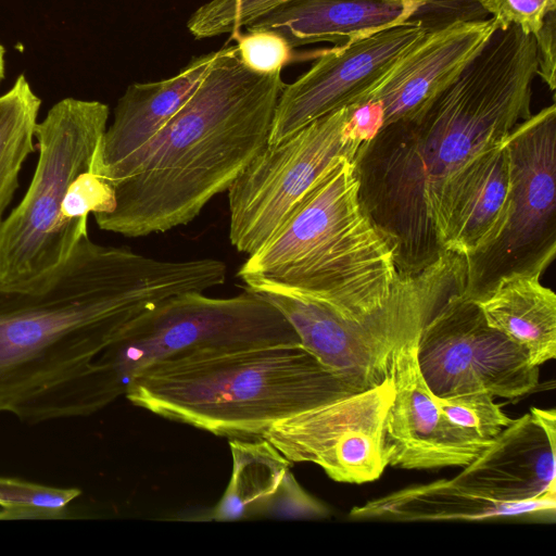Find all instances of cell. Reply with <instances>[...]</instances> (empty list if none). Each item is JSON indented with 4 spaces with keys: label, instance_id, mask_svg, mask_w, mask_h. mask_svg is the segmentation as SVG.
<instances>
[{
    "label": "cell",
    "instance_id": "obj_29",
    "mask_svg": "<svg viewBox=\"0 0 556 556\" xmlns=\"http://www.w3.org/2000/svg\"><path fill=\"white\" fill-rule=\"evenodd\" d=\"M393 1L416 4V5H419L420 8H424L426 5L433 4V3L438 2V1H442V0H393Z\"/></svg>",
    "mask_w": 556,
    "mask_h": 556
},
{
    "label": "cell",
    "instance_id": "obj_28",
    "mask_svg": "<svg viewBox=\"0 0 556 556\" xmlns=\"http://www.w3.org/2000/svg\"><path fill=\"white\" fill-rule=\"evenodd\" d=\"M555 28V11H553L546 15L542 28L534 36L538 60L536 75L542 78L552 91L556 88Z\"/></svg>",
    "mask_w": 556,
    "mask_h": 556
},
{
    "label": "cell",
    "instance_id": "obj_16",
    "mask_svg": "<svg viewBox=\"0 0 556 556\" xmlns=\"http://www.w3.org/2000/svg\"><path fill=\"white\" fill-rule=\"evenodd\" d=\"M504 141L470 159L443 185L433 226L444 252L467 256L498 230L510 190L509 156Z\"/></svg>",
    "mask_w": 556,
    "mask_h": 556
},
{
    "label": "cell",
    "instance_id": "obj_21",
    "mask_svg": "<svg viewBox=\"0 0 556 556\" xmlns=\"http://www.w3.org/2000/svg\"><path fill=\"white\" fill-rule=\"evenodd\" d=\"M233 470L214 519L241 518L256 505L264 506L280 486L291 463L264 438L230 439Z\"/></svg>",
    "mask_w": 556,
    "mask_h": 556
},
{
    "label": "cell",
    "instance_id": "obj_5",
    "mask_svg": "<svg viewBox=\"0 0 556 556\" xmlns=\"http://www.w3.org/2000/svg\"><path fill=\"white\" fill-rule=\"evenodd\" d=\"M238 276L248 289H282L358 325L386 305L399 270L361 205L353 159L333 163Z\"/></svg>",
    "mask_w": 556,
    "mask_h": 556
},
{
    "label": "cell",
    "instance_id": "obj_8",
    "mask_svg": "<svg viewBox=\"0 0 556 556\" xmlns=\"http://www.w3.org/2000/svg\"><path fill=\"white\" fill-rule=\"evenodd\" d=\"M510 190L493 238L466 256L464 294L480 301L513 276H540L556 255V105L520 122L506 137Z\"/></svg>",
    "mask_w": 556,
    "mask_h": 556
},
{
    "label": "cell",
    "instance_id": "obj_6",
    "mask_svg": "<svg viewBox=\"0 0 556 556\" xmlns=\"http://www.w3.org/2000/svg\"><path fill=\"white\" fill-rule=\"evenodd\" d=\"M109 118L99 101L65 98L38 122V161L21 202L0 222V287L29 283L62 264L87 236L63 216L73 181L91 169Z\"/></svg>",
    "mask_w": 556,
    "mask_h": 556
},
{
    "label": "cell",
    "instance_id": "obj_17",
    "mask_svg": "<svg viewBox=\"0 0 556 556\" xmlns=\"http://www.w3.org/2000/svg\"><path fill=\"white\" fill-rule=\"evenodd\" d=\"M216 53L194 59L170 78L130 85L119 98L113 122L99 141L91 170L103 177L151 141L197 90Z\"/></svg>",
    "mask_w": 556,
    "mask_h": 556
},
{
    "label": "cell",
    "instance_id": "obj_22",
    "mask_svg": "<svg viewBox=\"0 0 556 556\" xmlns=\"http://www.w3.org/2000/svg\"><path fill=\"white\" fill-rule=\"evenodd\" d=\"M40 104L24 75L0 96V222L20 186L22 167L35 151Z\"/></svg>",
    "mask_w": 556,
    "mask_h": 556
},
{
    "label": "cell",
    "instance_id": "obj_2",
    "mask_svg": "<svg viewBox=\"0 0 556 556\" xmlns=\"http://www.w3.org/2000/svg\"><path fill=\"white\" fill-rule=\"evenodd\" d=\"M536 70L534 36L518 26L498 29L424 111L361 144L358 199L390 244L399 274H416L444 253L433 226L443 185L531 115Z\"/></svg>",
    "mask_w": 556,
    "mask_h": 556
},
{
    "label": "cell",
    "instance_id": "obj_9",
    "mask_svg": "<svg viewBox=\"0 0 556 556\" xmlns=\"http://www.w3.org/2000/svg\"><path fill=\"white\" fill-rule=\"evenodd\" d=\"M356 106L337 110L267 143L236 178L227 192L229 240L237 251H257L339 157L354 160L362 144L352 123Z\"/></svg>",
    "mask_w": 556,
    "mask_h": 556
},
{
    "label": "cell",
    "instance_id": "obj_25",
    "mask_svg": "<svg viewBox=\"0 0 556 556\" xmlns=\"http://www.w3.org/2000/svg\"><path fill=\"white\" fill-rule=\"evenodd\" d=\"M434 401L443 414L455 425L478 437L492 440L514 419L509 418L493 395L488 392L465 393L451 397H437Z\"/></svg>",
    "mask_w": 556,
    "mask_h": 556
},
{
    "label": "cell",
    "instance_id": "obj_23",
    "mask_svg": "<svg viewBox=\"0 0 556 556\" xmlns=\"http://www.w3.org/2000/svg\"><path fill=\"white\" fill-rule=\"evenodd\" d=\"M79 494L76 488L0 477V520L65 518L67 505Z\"/></svg>",
    "mask_w": 556,
    "mask_h": 556
},
{
    "label": "cell",
    "instance_id": "obj_11",
    "mask_svg": "<svg viewBox=\"0 0 556 556\" xmlns=\"http://www.w3.org/2000/svg\"><path fill=\"white\" fill-rule=\"evenodd\" d=\"M394 394L381 384L275 422L264 434L290 463L318 465L334 481L365 483L388 466L384 426Z\"/></svg>",
    "mask_w": 556,
    "mask_h": 556
},
{
    "label": "cell",
    "instance_id": "obj_13",
    "mask_svg": "<svg viewBox=\"0 0 556 556\" xmlns=\"http://www.w3.org/2000/svg\"><path fill=\"white\" fill-rule=\"evenodd\" d=\"M419 334L392 352L394 394L384 426L388 466L402 469L464 467L492 441L453 424L428 389L417 362Z\"/></svg>",
    "mask_w": 556,
    "mask_h": 556
},
{
    "label": "cell",
    "instance_id": "obj_4",
    "mask_svg": "<svg viewBox=\"0 0 556 556\" xmlns=\"http://www.w3.org/2000/svg\"><path fill=\"white\" fill-rule=\"evenodd\" d=\"M362 391L301 344H281L164 359L136 372L124 395L163 418L248 440Z\"/></svg>",
    "mask_w": 556,
    "mask_h": 556
},
{
    "label": "cell",
    "instance_id": "obj_3",
    "mask_svg": "<svg viewBox=\"0 0 556 556\" xmlns=\"http://www.w3.org/2000/svg\"><path fill=\"white\" fill-rule=\"evenodd\" d=\"M285 85L281 71H251L237 45L218 50L164 128L103 176L114 201L93 215L98 227L137 238L192 222L268 143Z\"/></svg>",
    "mask_w": 556,
    "mask_h": 556
},
{
    "label": "cell",
    "instance_id": "obj_1",
    "mask_svg": "<svg viewBox=\"0 0 556 556\" xmlns=\"http://www.w3.org/2000/svg\"><path fill=\"white\" fill-rule=\"evenodd\" d=\"M225 279L219 260L163 261L85 236L53 270L0 287V413L38 424L104 408L94 361L115 337L164 300Z\"/></svg>",
    "mask_w": 556,
    "mask_h": 556
},
{
    "label": "cell",
    "instance_id": "obj_19",
    "mask_svg": "<svg viewBox=\"0 0 556 556\" xmlns=\"http://www.w3.org/2000/svg\"><path fill=\"white\" fill-rule=\"evenodd\" d=\"M556 491L517 503L480 497L451 479L405 488L350 510L355 520L441 521L488 520L523 515H555Z\"/></svg>",
    "mask_w": 556,
    "mask_h": 556
},
{
    "label": "cell",
    "instance_id": "obj_18",
    "mask_svg": "<svg viewBox=\"0 0 556 556\" xmlns=\"http://www.w3.org/2000/svg\"><path fill=\"white\" fill-rule=\"evenodd\" d=\"M420 7L393 0H290L245 25L280 34L292 47L345 45L412 18Z\"/></svg>",
    "mask_w": 556,
    "mask_h": 556
},
{
    "label": "cell",
    "instance_id": "obj_14",
    "mask_svg": "<svg viewBox=\"0 0 556 556\" xmlns=\"http://www.w3.org/2000/svg\"><path fill=\"white\" fill-rule=\"evenodd\" d=\"M498 29L493 17L456 18L429 28L361 105L377 108L381 128L417 115L460 75Z\"/></svg>",
    "mask_w": 556,
    "mask_h": 556
},
{
    "label": "cell",
    "instance_id": "obj_15",
    "mask_svg": "<svg viewBox=\"0 0 556 556\" xmlns=\"http://www.w3.org/2000/svg\"><path fill=\"white\" fill-rule=\"evenodd\" d=\"M556 412L532 407L514 419L451 481L473 495L502 503L556 491Z\"/></svg>",
    "mask_w": 556,
    "mask_h": 556
},
{
    "label": "cell",
    "instance_id": "obj_27",
    "mask_svg": "<svg viewBox=\"0 0 556 556\" xmlns=\"http://www.w3.org/2000/svg\"><path fill=\"white\" fill-rule=\"evenodd\" d=\"M478 3L497 22L500 29L518 26L532 36L542 28L546 15L556 9V0H478Z\"/></svg>",
    "mask_w": 556,
    "mask_h": 556
},
{
    "label": "cell",
    "instance_id": "obj_7",
    "mask_svg": "<svg viewBox=\"0 0 556 556\" xmlns=\"http://www.w3.org/2000/svg\"><path fill=\"white\" fill-rule=\"evenodd\" d=\"M301 344L292 325L261 293L230 298L173 295L130 321L96 358L113 400L154 363L201 353Z\"/></svg>",
    "mask_w": 556,
    "mask_h": 556
},
{
    "label": "cell",
    "instance_id": "obj_30",
    "mask_svg": "<svg viewBox=\"0 0 556 556\" xmlns=\"http://www.w3.org/2000/svg\"><path fill=\"white\" fill-rule=\"evenodd\" d=\"M4 76V48L0 43V81Z\"/></svg>",
    "mask_w": 556,
    "mask_h": 556
},
{
    "label": "cell",
    "instance_id": "obj_12",
    "mask_svg": "<svg viewBox=\"0 0 556 556\" xmlns=\"http://www.w3.org/2000/svg\"><path fill=\"white\" fill-rule=\"evenodd\" d=\"M428 29L421 20L409 18L321 53L307 72L285 85L268 143L337 110L359 106Z\"/></svg>",
    "mask_w": 556,
    "mask_h": 556
},
{
    "label": "cell",
    "instance_id": "obj_20",
    "mask_svg": "<svg viewBox=\"0 0 556 556\" xmlns=\"http://www.w3.org/2000/svg\"><path fill=\"white\" fill-rule=\"evenodd\" d=\"M476 302L488 324L518 344L532 365L555 358L556 295L540 276L505 278Z\"/></svg>",
    "mask_w": 556,
    "mask_h": 556
},
{
    "label": "cell",
    "instance_id": "obj_24",
    "mask_svg": "<svg viewBox=\"0 0 556 556\" xmlns=\"http://www.w3.org/2000/svg\"><path fill=\"white\" fill-rule=\"evenodd\" d=\"M290 0H210L187 23L195 38H208L239 29Z\"/></svg>",
    "mask_w": 556,
    "mask_h": 556
},
{
    "label": "cell",
    "instance_id": "obj_10",
    "mask_svg": "<svg viewBox=\"0 0 556 556\" xmlns=\"http://www.w3.org/2000/svg\"><path fill=\"white\" fill-rule=\"evenodd\" d=\"M420 374L437 397L488 392L514 399L539 383V366L507 336L491 327L464 291L450 298L421 330Z\"/></svg>",
    "mask_w": 556,
    "mask_h": 556
},
{
    "label": "cell",
    "instance_id": "obj_26",
    "mask_svg": "<svg viewBox=\"0 0 556 556\" xmlns=\"http://www.w3.org/2000/svg\"><path fill=\"white\" fill-rule=\"evenodd\" d=\"M232 35L242 62L253 72L269 74L282 71L291 59V46L277 31L251 29Z\"/></svg>",
    "mask_w": 556,
    "mask_h": 556
}]
</instances>
